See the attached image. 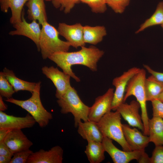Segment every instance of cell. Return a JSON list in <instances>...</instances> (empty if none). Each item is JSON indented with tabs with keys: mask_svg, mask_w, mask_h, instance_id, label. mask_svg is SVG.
Instances as JSON below:
<instances>
[{
	"mask_svg": "<svg viewBox=\"0 0 163 163\" xmlns=\"http://www.w3.org/2000/svg\"><path fill=\"white\" fill-rule=\"evenodd\" d=\"M104 54L103 50L94 46H90L88 47L83 46L77 51L56 53L48 58L56 64L63 72L70 75L77 82H79L80 78L73 72L71 66L75 65H82L92 71H96L97 62Z\"/></svg>",
	"mask_w": 163,
	"mask_h": 163,
	"instance_id": "obj_1",
	"label": "cell"
},
{
	"mask_svg": "<svg viewBox=\"0 0 163 163\" xmlns=\"http://www.w3.org/2000/svg\"><path fill=\"white\" fill-rule=\"evenodd\" d=\"M41 82L36 83L31 96L25 100H18L12 97L5 100L15 104L27 111L34 118L39 126L44 127L48 124L53 118L52 114L48 111L43 107L40 96Z\"/></svg>",
	"mask_w": 163,
	"mask_h": 163,
	"instance_id": "obj_2",
	"label": "cell"
},
{
	"mask_svg": "<svg viewBox=\"0 0 163 163\" xmlns=\"http://www.w3.org/2000/svg\"><path fill=\"white\" fill-rule=\"evenodd\" d=\"M146 71L140 69L129 81L125 91L123 102L130 96H135L140 106L141 117L144 126L143 134L148 135V117L146 107V101L145 82L146 78Z\"/></svg>",
	"mask_w": 163,
	"mask_h": 163,
	"instance_id": "obj_3",
	"label": "cell"
},
{
	"mask_svg": "<svg viewBox=\"0 0 163 163\" xmlns=\"http://www.w3.org/2000/svg\"><path fill=\"white\" fill-rule=\"evenodd\" d=\"M57 102L61 108L62 113H71L73 115L75 127H78L82 120L84 121L88 120L90 107L83 102L74 88L71 86L65 94L58 99Z\"/></svg>",
	"mask_w": 163,
	"mask_h": 163,
	"instance_id": "obj_4",
	"label": "cell"
},
{
	"mask_svg": "<svg viewBox=\"0 0 163 163\" xmlns=\"http://www.w3.org/2000/svg\"><path fill=\"white\" fill-rule=\"evenodd\" d=\"M41 25L39 47L43 59L48 58L52 54L56 52L68 51L71 46L68 41L59 39L57 29L47 21Z\"/></svg>",
	"mask_w": 163,
	"mask_h": 163,
	"instance_id": "obj_5",
	"label": "cell"
},
{
	"mask_svg": "<svg viewBox=\"0 0 163 163\" xmlns=\"http://www.w3.org/2000/svg\"><path fill=\"white\" fill-rule=\"evenodd\" d=\"M121 116L117 110L110 111L105 114L97 123V124L103 136L116 141L121 146L123 150L132 151L124 135Z\"/></svg>",
	"mask_w": 163,
	"mask_h": 163,
	"instance_id": "obj_6",
	"label": "cell"
},
{
	"mask_svg": "<svg viewBox=\"0 0 163 163\" xmlns=\"http://www.w3.org/2000/svg\"><path fill=\"white\" fill-rule=\"evenodd\" d=\"M101 142L114 163H128L133 160L140 163H150V158L145 151L121 150L114 145L112 139L104 136Z\"/></svg>",
	"mask_w": 163,
	"mask_h": 163,
	"instance_id": "obj_7",
	"label": "cell"
},
{
	"mask_svg": "<svg viewBox=\"0 0 163 163\" xmlns=\"http://www.w3.org/2000/svg\"><path fill=\"white\" fill-rule=\"evenodd\" d=\"M114 92L113 88H109L104 94L95 98L90 108L88 120L97 123L105 114L111 111Z\"/></svg>",
	"mask_w": 163,
	"mask_h": 163,
	"instance_id": "obj_8",
	"label": "cell"
},
{
	"mask_svg": "<svg viewBox=\"0 0 163 163\" xmlns=\"http://www.w3.org/2000/svg\"><path fill=\"white\" fill-rule=\"evenodd\" d=\"M24 13H22V20L13 24L15 29L10 31L9 34L11 36L22 35L29 38L36 44L38 50L40 51L39 40L41 30L40 24L34 20L30 23L27 22Z\"/></svg>",
	"mask_w": 163,
	"mask_h": 163,
	"instance_id": "obj_9",
	"label": "cell"
},
{
	"mask_svg": "<svg viewBox=\"0 0 163 163\" xmlns=\"http://www.w3.org/2000/svg\"><path fill=\"white\" fill-rule=\"evenodd\" d=\"M140 69L133 67L124 72L120 76L115 78L112 84L115 88L111 105V110L115 111L121 103L123 102V98L129 80Z\"/></svg>",
	"mask_w": 163,
	"mask_h": 163,
	"instance_id": "obj_10",
	"label": "cell"
},
{
	"mask_svg": "<svg viewBox=\"0 0 163 163\" xmlns=\"http://www.w3.org/2000/svg\"><path fill=\"white\" fill-rule=\"evenodd\" d=\"M42 73L50 79L56 88L55 96L58 99L61 98L71 86V76L53 66H44L42 68Z\"/></svg>",
	"mask_w": 163,
	"mask_h": 163,
	"instance_id": "obj_11",
	"label": "cell"
},
{
	"mask_svg": "<svg viewBox=\"0 0 163 163\" xmlns=\"http://www.w3.org/2000/svg\"><path fill=\"white\" fill-rule=\"evenodd\" d=\"M57 30L59 34L64 37L71 46L75 48L85 46L83 26L80 23L69 25L65 23H59Z\"/></svg>",
	"mask_w": 163,
	"mask_h": 163,
	"instance_id": "obj_12",
	"label": "cell"
},
{
	"mask_svg": "<svg viewBox=\"0 0 163 163\" xmlns=\"http://www.w3.org/2000/svg\"><path fill=\"white\" fill-rule=\"evenodd\" d=\"M140 106L137 101L133 100L129 104L123 102L116 110L118 111L124 120L132 126L138 128L143 132L144 125L139 111Z\"/></svg>",
	"mask_w": 163,
	"mask_h": 163,
	"instance_id": "obj_13",
	"label": "cell"
},
{
	"mask_svg": "<svg viewBox=\"0 0 163 163\" xmlns=\"http://www.w3.org/2000/svg\"><path fill=\"white\" fill-rule=\"evenodd\" d=\"M36 122L29 113L25 117H15L0 111V129H20L33 127Z\"/></svg>",
	"mask_w": 163,
	"mask_h": 163,
	"instance_id": "obj_14",
	"label": "cell"
},
{
	"mask_svg": "<svg viewBox=\"0 0 163 163\" xmlns=\"http://www.w3.org/2000/svg\"><path fill=\"white\" fill-rule=\"evenodd\" d=\"M63 151L59 146H54L48 151L41 149L29 156L27 163H62Z\"/></svg>",
	"mask_w": 163,
	"mask_h": 163,
	"instance_id": "obj_15",
	"label": "cell"
},
{
	"mask_svg": "<svg viewBox=\"0 0 163 163\" xmlns=\"http://www.w3.org/2000/svg\"><path fill=\"white\" fill-rule=\"evenodd\" d=\"M122 128L125 139L132 150L145 151L150 142L149 136L126 124H122Z\"/></svg>",
	"mask_w": 163,
	"mask_h": 163,
	"instance_id": "obj_16",
	"label": "cell"
},
{
	"mask_svg": "<svg viewBox=\"0 0 163 163\" xmlns=\"http://www.w3.org/2000/svg\"><path fill=\"white\" fill-rule=\"evenodd\" d=\"M3 141L14 153L29 149L33 145L20 129L11 130Z\"/></svg>",
	"mask_w": 163,
	"mask_h": 163,
	"instance_id": "obj_17",
	"label": "cell"
},
{
	"mask_svg": "<svg viewBox=\"0 0 163 163\" xmlns=\"http://www.w3.org/2000/svg\"><path fill=\"white\" fill-rule=\"evenodd\" d=\"M44 1L28 0L26 4L28 18L32 21H38L41 25L47 21Z\"/></svg>",
	"mask_w": 163,
	"mask_h": 163,
	"instance_id": "obj_18",
	"label": "cell"
},
{
	"mask_svg": "<svg viewBox=\"0 0 163 163\" xmlns=\"http://www.w3.org/2000/svg\"><path fill=\"white\" fill-rule=\"evenodd\" d=\"M78 133L84 139L101 142L103 136L96 122L90 120L80 122L78 126Z\"/></svg>",
	"mask_w": 163,
	"mask_h": 163,
	"instance_id": "obj_19",
	"label": "cell"
},
{
	"mask_svg": "<svg viewBox=\"0 0 163 163\" xmlns=\"http://www.w3.org/2000/svg\"><path fill=\"white\" fill-rule=\"evenodd\" d=\"M28 0H0L1 10L7 13L8 9L11 10V15L10 21L12 24L22 20V10Z\"/></svg>",
	"mask_w": 163,
	"mask_h": 163,
	"instance_id": "obj_20",
	"label": "cell"
},
{
	"mask_svg": "<svg viewBox=\"0 0 163 163\" xmlns=\"http://www.w3.org/2000/svg\"><path fill=\"white\" fill-rule=\"evenodd\" d=\"M148 133L150 142L155 146L163 145V119L153 116L149 119Z\"/></svg>",
	"mask_w": 163,
	"mask_h": 163,
	"instance_id": "obj_21",
	"label": "cell"
},
{
	"mask_svg": "<svg viewBox=\"0 0 163 163\" xmlns=\"http://www.w3.org/2000/svg\"><path fill=\"white\" fill-rule=\"evenodd\" d=\"M106 35V30L103 26H83V39L85 43L96 45L101 42Z\"/></svg>",
	"mask_w": 163,
	"mask_h": 163,
	"instance_id": "obj_22",
	"label": "cell"
},
{
	"mask_svg": "<svg viewBox=\"0 0 163 163\" xmlns=\"http://www.w3.org/2000/svg\"><path fill=\"white\" fill-rule=\"evenodd\" d=\"M85 151L90 163H100L105 159V152L101 142L88 141Z\"/></svg>",
	"mask_w": 163,
	"mask_h": 163,
	"instance_id": "obj_23",
	"label": "cell"
},
{
	"mask_svg": "<svg viewBox=\"0 0 163 163\" xmlns=\"http://www.w3.org/2000/svg\"><path fill=\"white\" fill-rule=\"evenodd\" d=\"M3 72L15 92L25 90L32 93L34 91L37 83L28 82L20 79L16 77L12 70L6 68H4Z\"/></svg>",
	"mask_w": 163,
	"mask_h": 163,
	"instance_id": "obj_24",
	"label": "cell"
},
{
	"mask_svg": "<svg viewBox=\"0 0 163 163\" xmlns=\"http://www.w3.org/2000/svg\"><path fill=\"white\" fill-rule=\"evenodd\" d=\"M145 88L147 101H151L157 99L163 91V82L151 75L145 79Z\"/></svg>",
	"mask_w": 163,
	"mask_h": 163,
	"instance_id": "obj_25",
	"label": "cell"
},
{
	"mask_svg": "<svg viewBox=\"0 0 163 163\" xmlns=\"http://www.w3.org/2000/svg\"><path fill=\"white\" fill-rule=\"evenodd\" d=\"M163 24V2L158 4L156 10L153 14L147 19L136 32L138 34L146 29L154 26Z\"/></svg>",
	"mask_w": 163,
	"mask_h": 163,
	"instance_id": "obj_26",
	"label": "cell"
},
{
	"mask_svg": "<svg viewBox=\"0 0 163 163\" xmlns=\"http://www.w3.org/2000/svg\"><path fill=\"white\" fill-rule=\"evenodd\" d=\"M15 91L5 77L4 72H0V94L7 98H11Z\"/></svg>",
	"mask_w": 163,
	"mask_h": 163,
	"instance_id": "obj_27",
	"label": "cell"
},
{
	"mask_svg": "<svg viewBox=\"0 0 163 163\" xmlns=\"http://www.w3.org/2000/svg\"><path fill=\"white\" fill-rule=\"evenodd\" d=\"M51 2L55 8L66 14L70 13L76 4L80 2L79 0H52Z\"/></svg>",
	"mask_w": 163,
	"mask_h": 163,
	"instance_id": "obj_28",
	"label": "cell"
},
{
	"mask_svg": "<svg viewBox=\"0 0 163 163\" xmlns=\"http://www.w3.org/2000/svg\"><path fill=\"white\" fill-rule=\"evenodd\" d=\"M80 2L87 4L91 11L95 13H103L107 10L105 0H79Z\"/></svg>",
	"mask_w": 163,
	"mask_h": 163,
	"instance_id": "obj_29",
	"label": "cell"
},
{
	"mask_svg": "<svg viewBox=\"0 0 163 163\" xmlns=\"http://www.w3.org/2000/svg\"><path fill=\"white\" fill-rule=\"evenodd\" d=\"M106 3L116 13L122 14L129 4L130 0H105Z\"/></svg>",
	"mask_w": 163,
	"mask_h": 163,
	"instance_id": "obj_30",
	"label": "cell"
},
{
	"mask_svg": "<svg viewBox=\"0 0 163 163\" xmlns=\"http://www.w3.org/2000/svg\"><path fill=\"white\" fill-rule=\"evenodd\" d=\"M33 152L30 149L16 152L14 153L10 163H27L29 156Z\"/></svg>",
	"mask_w": 163,
	"mask_h": 163,
	"instance_id": "obj_31",
	"label": "cell"
},
{
	"mask_svg": "<svg viewBox=\"0 0 163 163\" xmlns=\"http://www.w3.org/2000/svg\"><path fill=\"white\" fill-rule=\"evenodd\" d=\"M155 146L150 158V163H163V145Z\"/></svg>",
	"mask_w": 163,
	"mask_h": 163,
	"instance_id": "obj_32",
	"label": "cell"
},
{
	"mask_svg": "<svg viewBox=\"0 0 163 163\" xmlns=\"http://www.w3.org/2000/svg\"><path fill=\"white\" fill-rule=\"evenodd\" d=\"M151 102L152 106L153 116L163 119V103L157 99Z\"/></svg>",
	"mask_w": 163,
	"mask_h": 163,
	"instance_id": "obj_33",
	"label": "cell"
},
{
	"mask_svg": "<svg viewBox=\"0 0 163 163\" xmlns=\"http://www.w3.org/2000/svg\"><path fill=\"white\" fill-rule=\"evenodd\" d=\"M14 153L5 144L4 141L0 142V155L12 158Z\"/></svg>",
	"mask_w": 163,
	"mask_h": 163,
	"instance_id": "obj_34",
	"label": "cell"
},
{
	"mask_svg": "<svg viewBox=\"0 0 163 163\" xmlns=\"http://www.w3.org/2000/svg\"><path fill=\"white\" fill-rule=\"evenodd\" d=\"M143 66L145 68L149 73L151 74V75L158 81L163 82V73L155 71L148 65H144Z\"/></svg>",
	"mask_w": 163,
	"mask_h": 163,
	"instance_id": "obj_35",
	"label": "cell"
},
{
	"mask_svg": "<svg viewBox=\"0 0 163 163\" xmlns=\"http://www.w3.org/2000/svg\"><path fill=\"white\" fill-rule=\"evenodd\" d=\"M11 130L6 129H0V142L3 141L8 133Z\"/></svg>",
	"mask_w": 163,
	"mask_h": 163,
	"instance_id": "obj_36",
	"label": "cell"
},
{
	"mask_svg": "<svg viewBox=\"0 0 163 163\" xmlns=\"http://www.w3.org/2000/svg\"><path fill=\"white\" fill-rule=\"evenodd\" d=\"M12 158L0 155V163H10Z\"/></svg>",
	"mask_w": 163,
	"mask_h": 163,
	"instance_id": "obj_37",
	"label": "cell"
},
{
	"mask_svg": "<svg viewBox=\"0 0 163 163\" xmlns=\"http://www.w3.org/2000/svg\"><path fill=\"white\" fill-rule=\"evenodd\" d=\"M7 108V105L4 103L2 98V97L0 96V110L4 111Z\"/></svg>",
	"mask_w": 163,
	"mask_h": 163,
	"instance_id": "obj_38",
	"label": "cell"
},
{
	"mask_svg": "<svg viewBox=\"0 0 163 163\" xmlns=\"http://www.w3.org/2000/svg\"><path fill=\"white\" fill-rule=\"evenodd\" d=\"M157 99L163 103V91L158 96Z\"/></svg>",
	"mask_w": 163,
	"mask_h": 163,
	"instance_id": "obj_39",
	"label": "cell"
},
{
	"mask_svg": "<svg viewBox=\"0 0 163 163\" xmlns=\"http://www.w3.org/2000/svg\"><path fill=\"white\" fill-rule=\"evenodd\" d=\"M45 1H52V0H45Z\"/></svg>",
	"mask_w": 163,
	"mask_h": 163,
	"instance_id": "obj_40",
	"label": "cell"
},
{
	"mask_svg": "<svg viewBox=\"0 0 163 163\" xmlns=\"http://www.w3.org/2000/svg\"><path fill=\"white\" fill-rule=\"evenodd\" d=\"M161 26L162 27V28L163 29V24H162V25H161Z\"/></svg>",
	"mask_w": 163,
	"mask_h": 163,
	"instance_id": "obj_41",
	"label": "cell"
}]
</instances>
